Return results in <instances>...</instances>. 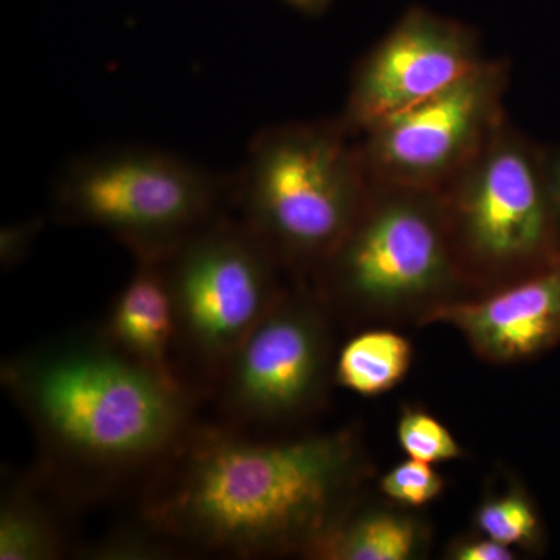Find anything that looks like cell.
Wrapping results in <instances>:
<instances>
[{"mask_svg": "<svg viewBox=\"0 0 560 560\" xmlns=\"http://www.w3.org/2000/svg\"><path fill=\"white\" fill-rule=\"evenodd\" d=\"M135 260V271L110 305L101 331L131 360L183 383L175 366V308L162 257Z\"/></svg>", "mask_w": 560, "mask_h": 560, "instance_id": "12", "label": "cell"}, {"mask_svg": "<svg viewBox=\"0 0 560 560\" xmlns=\"http://www.w3.org/2000/svg\"><path fill=\"white\" fill-rule=\"evenodd\" d=\"M482 60L475 28L412 7L355 66L341 120L359 136L447 90Z\"/></svg>", "mask_w": 560, "mask_h": 560, "instance_id": "10", "label": "cell"}, {"mask_svg": "<svg viewBox=\"0 0 560 560\" xmlns=\"http://www.w3.org/2000/svg\"><path fill=\"white\" fill-rule=\"evenodd\" d=\"M43 230V220L27 219L7 224L0 231V265L3 270L16 268L32 253L33 243Z\"/></svg>", "mask_w": 560, "mask_h": 560, "instance_id": "20", "label": "cell"}, {"mask_svg": "<svg viewBox=\"0 0 560 560\" xmlns=\"http://www.w3.org/2000/svg\"><path fill=\"white\" fill-rule=\"evenodd\" d=\"M478 533L511 548L533 551L541 545V523L536 506L517 486L490 493L475 511Z\"/></svg>", "mask_w": 560, "mask_h": 560, "instance_id": "16", "label": "cell"}, {"mask_svg": "<svg viewBox=\"0 0 560 560\" xmlns=\"http://www.w3.org/2000/svg\"><path fill=\"white\" fill-rule=\"evenodd\" d=\"M548 180H550V190L552 205H555L556 217H558L560 230V149L547 150Z\"/></svg>", "mask_w": 560, "mask_h": 560, "instance_id": "22", "label": "cell"}, {"mask_svg": "<svg viewBox=\"0 0 560 560\" xmlns=\"http://www.w3.org/2000/svg\"><path fill=\"white\" fill-rule=\"evenodd\" d=\"M506 58H486L447 90L359 135L374 184L441 191L508 120Z\"/></svg>", "mask_w": 560, "mask_h": 560, "instance_id": "9", "label": "cell"}, {"mask_svg": "<svg viewBox=\"0 0 560 560\" xmlns=\"http://www.w3.org/2000/svg\"><path fill=\"white\" fill-rule=\"evenodd\" d=\"M80 555L92 560H160L173 558L180 551L136 518L131 525L109 530Z\"/></svg>", "mask_w": 560, "mask_h": 560, "instance_id": "18", "label": "cell"}, {"mask_svg": "<svg viewBox=\"0 0 560 560\" xmlns=\"http://www.w3.org/2000/svg\"><path fill=\"white\" fill-rule=\"evenodd\" d=\"M371 189L359 136L341 117L287 121L250 140L232 176V208L291 283L307 285L352 230Z\"/></svg>", "mask_w": 560, "mask_h": 560, "instance_id": "3", "label": "cell"}, {"mask_svg": "<svg viewBox=\"0 0 560 560\" xmlns=\"http://www.w3.org/2000/svg\"><path fill=\"white\" fill-rule=\"evenodd\" d=\"M372 475L355 427L259 440L197 423L147 481L138 521L180 552L305 558Z\"/></svg>", "mask_w": 560, "mask_h": 560, "instance_id": "1", "label": "cell"}, {"mask_svg": "<svg viewBox=\"0 0 560 560\" xmlns=\"http://www.w3.org/2000/svg\"><path fill=\"white\" fill-rule=\"evenodd\" d=\"M57 499L61 497L38 470L9 475L0 501V560H57L69 555L68 529L57 504H51Z\"/></svg>", "mask_w": 560, "mask_h": 560, "instance_id": "14", "label": "cell"}, {"mask_svg": "<svg viewBox=\"0 0 560 560\" xmlns=\"http://www.w3.org/2000/svg\"><path fill=\"white\" fill-rule=\"evenodd\" d=\"M456 265L474 298L528 278L560 257L547 150L510 120L441 190Z\"/></svg>", "mask_w": 560, "mask_h": 560, "instance_id": "6", "label": "cell"}, {"mask_svg": "<svg viewBox=\"0 0 560 560\" xmlns=\"http://www.w3.org/2000/svg\"><path fill=\"white\" fill-rule=\"evenodd\" d=\"M232 208V176L154 147L114 145L73 158L51 189V215L113 235L136 257H164Z\"/></svg>", "mask_w": 560, "mask_h": 560, "instance_id": "5", "label": "cell"}, {"mask_svg": "<svg viewBox=\"0 0 560 560\" xmlns=\"http://www.w3.org/2000/svg\"><path fill=\"white\" fill-rule=\"evenodd\" d=\"M175 308V366L198 397L289 287L275 256L230 212L162 257Z\"/></svg>", "mask_w": 560, "mask_h": 560, "instance_id": "7", "label": "cell"}, {"mask_svg": "<svg viewBox=\"0 0 560 560\" xmlns=\"http://www.w3.org/2000/svg\"><path fill=\"white\" fill-rule=\"evenodd\" d=\"M444 488V477L433 469V464L411 458L394 466L378 481V489L386 500L411 510L430 504Z\"/></svg>", "mask_w": 560, "mask_h": 560, "instance_id": "19", "label": "cell"}, {"mask_svg": "<svg viewBox=\"0 0 560 560\" xmlns=\"http://www.w3.org/2000/svg\"><path fill=\"white\" fill-rule=\"evenodd\" d=\"M331 318L311 287H289L213 386L221 423L250 433L296 425L319 412L335 383Z\"/></svg>", "mask_w": 560, "mask_h": 560, "instance_id": "8", "label": "cell"}, {"mask_svg": "<svg viewBox=\"0 0 560 560\" xmlns=\"http://www.w3.org/2000/svg\"><path fill=\"white\" fill-rule=\"evenodd\" d=\"M452 560H514L517 550L478 533L475 537H463L452 541L447 550Z\"/></svg>", "mask_w": 560, "mask_h": 560, "instance_id": "21", "label": "cell"}, {"mask_svg": "<svg viewBox=\"0 0 560 560\" xmlns=\"http://www.w3.org/2000/svg\"><path fill=\"white\" fill-rule=\"evenodd\" d=\"M448 326L478 359L515 364L541 355L560 341V257L499 290L442 305L420 327Z\"/></svg>", "mask_w": 560, "mask_h": 560, "instance_id": "11", "label": "cell"}, {"mask_svg": "<svg viewBox=\"0 0 560 560\" xmlns=\"http://www.w3.org/2000/svg\"><path fill=\"white\" fill-rule=\"evenodd\" d=\"M412 346L389 329L361 331L346 342L335 360V383L364 397L381 396L410 371Z\"/></svg>", "mask_w": 560, "mask_h": 560, "instance_id": "15", "label": "cell"}, {"mask_svg": "<svg viewBox=\"0 0 560 560\" xmlns=\"http://www.w3.org/2000/svg\"><path fill=\"white\" fill-rule=\"evenodd\" d=\"M397 441L405 455L423 463H447L463 458L464 452L451 430L419 407H404L397 420Z\"/></svg>", "mask_w": 560, "mask_h": 560, "instance_id": "17", "label": "cell"}, {"mask_svg": "<svg viewBox=\"0 0 560 560\" xmlns=\"http://www.w3.org/2000/svg\"><path fill=\"white\" fill-rule=\"evenodd\" d=\"M429 523L411 508L374 503L366 493L324 530L304 559L418 560L429 552Z\"/></svg>", "mask_w": 560, "mask_h": 560, "instance_id": "13", "label": "cell"}, {"mask_svg": "<svg viewBox=\"0 0 560 560\" xmlns=\"http://www.w3.org/2000/svg\"><path fill=\"white\" fill-rule=\"evenodd\" d=\"M294 9L302 11L305 14H319L326 10L330 0H285Z\"/></svg>", "mask_w": 560, "mask_h": 560, "instance_id": "23", "label": "cell"}, {"mask_svg": "<svg viewBox=\"0 0 560 560\" xmlns=\"http://www.w3.org/2000/svg\"><path fill=\"white\" fill-rule=\"evenodd\" d=\"M0 381L38 445L36 470L69 506L149 480L197 425L194 390L131 360L101 330L21 350Z\"/></svg>", "mask_w": 560, "mask_h": 560, "instance_id": "2", "label": "cell"}, {"mask_svg": "<svg viewBox=\"0 0 560 560\" xmlns=\"http://www.w3.org/2000/svg\"><path fill=\"white\" fill-rule=\"evenodd\" d=\"M308 287L352 324L420 326L431 312L474 298L451 245L441 191L372 183L345 241Z\"/></svg>", "mask_w": 560, "mask_h": 560, "instance_id": "4", "label": "cell"}]
</instances>
